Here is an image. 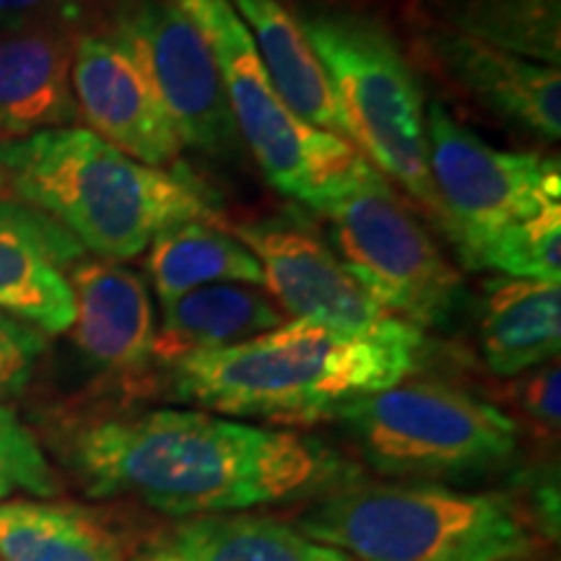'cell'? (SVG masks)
Segmentation results:
<instances>
[{
  "label": "cell",
  "mask_w": 561,
  "mask_h": 561,
  "mask_svg": "<svg viewBox=\"0 0 561 561\" xmlns=\"http://www.w3.org/2000/svg\"><path fill=\"white\" fill-rule=\"evenodd\" d=\"M430 58L481 107L543 140L561 138V70L476 42L447 26L424 34Z\"/></svg>",
  "instance_id": "obj_15"
},
{
  "label": "cell",
  "mask_w": 561,
  "mask_h": 561,
  "mask_svg": "<svg viewBox=\"0 0 561 561\" xmlns=\"http://www.w3.org/2000/svg\"><path fill=\"white\" fill-rule=\"evenodd\" d=\"M479 341L483 362L517 377L559 359L561 280L491 278L483 286Z\"/></svg>",
  "instance_id": "obj_18"
},
{
  "label": "cell",
  "mask_w": 561,
  "mask_h": 561,
  "mask_svg": "<svg viewBox=\"0 0 561 561\" xmlns=\"http://www.w3.org/2000/svg\"><path fill=\"white\" fill-rule=\"evenodd\" d=\"M47 351V335L0 312V401L26 390Z\"/></svg>",
  "instance_id": "obj_26"
},
{
  "label": "cell",
  "mask_w": 561,
  "mask_h": 561,
  "mask_svg": "<svg viewBox=\"0 0 561 561\" xmlns=\"http://www.w3.org/2000/svg\"><path fill=\"white\" fill-rule=\"evenodd\" d=\"M0 191H3V180H0Z\"/></svg>",
  "instance_id": "obj_29"
},
{
  "label": "cell",
  "mask_w": 561,
  "mask_h": 561,
  "mask_svg": "<svg viewBox=\"0 0 561 561\" xmlns=\"http://www.w3.org/2000/svg\"><path fill=\"white\" fill-rule=\"evenodd\" d=\"M299 24L331 83L348 144L439 221L424 96L396 37L382 21L348 9H320Z\"/></svg>",
  "instance_id": "obj_5"
},
{
  "label": "cell",
  "mask_w": 561,
  "mask_h": 561,
  "mask_svg": "<svg viewBox=\"0 0 561 561\" xmlns=\"http://www.w3.org/2000/svg\"><path fill=\"white\" fill-rule=\"evenodd\" d=\"M76 348L91 367L130 382L151 367L157 322L149 286L115 261L83 257L70 268Z\"/></svg>",
  "instance_id": "obj_14"
},
{
  "label": "cell",
  "mask_w": 561,
  "mask_h": 561,
  "mask_svg": "<svg viewBox=\"0 0 561 561\" xmlns=\"http://www.w3.org/2000/svg\"><path fill=\"white\" fill-rule=\"evenodd\" d=\"M442 21L517 58L561 62V0H442Z\"/></svg>",
  "instance_id": "obj_23"
},
{
  "label": "cell",
  "mask_w": 561,
  "mask_h": 561,
  "mask_svg": "<svg viewBox=\"0 0 561 561\" xmlns=\"http://www.w3.org/2000/svg\"><path fill=\"white\" fill-rule=\"evenodd\" d=\"M0 561H130L110 520L79 504L0 502Z\"/></svg>",
  "instance_id": "obj_21"
},
{
  "label": "cell",
  "mask_w": 561,
  "mask_h": 561,
  "mask_svg": "<svg viewBox=\"0 0 561 561\" xmlns=\"http://www.w3.org/2000/svg\"><path fill=\"white\" fill-rule=\"evenodd\" d=\"M73 0H0V26L32 24V21L55 19V13L68 9Z\"/></svg>",
  "instance_id": "obj_28"
},
{
  "label": "cell",
  "mask_w": 561,
  "mask_h": 561,
  "mask_svg": "<svg viewBox=\"0 0 561 561\" xmlns=\"http://www.w3.org/2000/svg\"><path fill=\"white\" fill-rule=\"evenodd\" d=\"M55 447L94 500L128 496L172 517L318 500L359 479L325 442L208 411L87 413L60 424Z\"/></svg>",
  "instance_id": "obj_1"
},
{
  "label": "cell",
  "mask_w": 561,
  "mask_h": 561,
  "mask_svg": "<svg viewBox=\"0 0 561 561\" xmlns=\"http://www.w3.org/2000/svg\"><path fill=\"white\" fill-rule=\"evenodd\" d=\"M73 96L79 117L117 151L149 167H170L182 140L136 58L110 34H83L73 47Z\"/></svg>",
  "instance_id": "obj_12"
},
{
  "label": "cell",
  "mask_w": 561,
  "mask_h": 561,
  "mask_svg": "<svg viewBox=\"0 0 561 561\" xmlns=\"http://www.w3.org/2000/svg\"><path fill=\"white\" fill-rule=\"evenodd\" d=\"M87 257L76 237L13 198H0V312L45 335L68 333L76 318L70 268Z\"/></svg>",
  "instance_id": "obj_13"
},
{
  "label": "cell",
  "mask_w": 561,
  "mask_h": 561,
  "mask_svg": "<svg viewBox=\"0 0 561 561\" xmlns=\"http://www.w3.org/2000/svg\"><path fill=\"white\" fill-rule=\"evenodd\" d=\"M328 219L333 252L356 284L413 328L453 318L462 280L380 172L314 210Z\"/></svg>",
  "instance_id": "obj_8"
},
{
  "label": "cell",
  "mask_w": 561,
  "mask_h": 561,
  "mask_svg": "<svg viewBox=\"0 0 561 561\" xmlns=\"http://www.w3.org/2000/svg\"><path fill=\"white\" fill-rule=\"evenodd\" d=\"M234 237L257 257L263 286L280 312L294 320H310L359 339H424L419 328L377 305L343 268L331 244L297 216L237 224Z\"/></svg>",
  "instance_id": "obj_11"
},
{
  "label": "cell",
  "mask_w": 561,
  "mask_h": 561,
  "mask_svg": "<svg viewBox=\"0 0 561 561\" xmlns=\"http://www.w3.org/2000/svg\"><path fill=\"white\" fill-rule=\"evenodd\" d=\"M471 271H496L510 278L561 280V203L528 221L494 231L458 250Z\"/></svg>",
  "instance_id": "obj_24"
},
{
  "label": "cell",
  "mask_w": 561,
  "mask_h": 561,
  "mask_svg": "<svg viewBox=\"0 0 561 561\" xmlns=\"http://www.w3.org/2000/svg\"><path fill=\"white\" fill-rule=\"evenodd\" d=\"M354 561H538L559 520L507 491L445 483H341L291 523Z\"/></svg>",
  "instance_id": "obj_4"
},
{
  "label": "cell",
  "mask_w": 561,
  "mask_h": 561,
  "mask_svg": "<svg viewBox=\"0 0 561 561\" xmlns=\"http://www.w3.org/2000/svg\"><path fill=\"white\" fill-rule=\"evenodd\" d=\"M19 491L47 500L58 494L60 481L34 432L16 411L0 403V502Z\"/></svg>",
  "instance_id": "obj_25"
},
{
  "label": "cell",
  "mask_w": 561,
  "mask_h": 561,
  "mask_svg": "<svg viewBox=\"0 0 561 561\" xmlns=\"http://www.w3.org/2000/svg\"><path fill=\"white\" fill-rule=\"evenodd\" d=\"M146 273L161 307L214 284H263L257 257L216 221L193 219L164 229L146 248Z\"/></svg>",
  "instance_id": "obj_22"
},
{
  "label": "cell",
  "mask_w": 561,
  "mask_h": 561,
  "mask_svg": "<svg viewBox=\"0 0 561 561\" xmlns=\"http://www.w3.org/2000/svg\"><path fill=\"white\" fill-rule=\"evenodd\" d=\"M110 37L144 68L182 149L224 157L237 146L219 62L172 0H125Z\"/></svg>",
  "instance_id": "obj_10"
},
{
  "label": "cell",
  "mask_w": 561,
  "mask_h": 561,
  "mask_svg": "<svg viewBox=\"0 0 561 561\" xmlns=\"http://www.w3.org/2000/svg\"><path fill=\"white\" fill-rule=\"evenodd\" d=\"M73 47L76 37L60 19L0 32V144L79 121Z\"/></svg>",
  "instance_id": "obj_16"
},
{
  "label": "cell",
  "mask_w": 561,
  "mask_h": 561,
  "mask_svg": "<svg viewBox=\"0 0 561 561\" xmlns=\"http://www.w3.org/2000/svg\"><path fill=\"white\" fill-rule=\"evenodd\" d=\"M130 561H354L301 536L291 523L252 512L193 515L153 533Z\"/></svg>",
  "instance_id": "obj_17"
},
{
  "label": "cell",
  "mask_w": 561,
  "mask_h": 561,
  "mask_svg": "<svg viewBox=\"0 0 561 561\" xmlns=\"http://www.w3.org/2000/svg\"><path fill=\"white\" fill-rule=\"evenodd\" d=\"M13 201L50 216L100 261H130L178 224L219 219L221 201L187 167H149L79 125L0 144Z\"/></svg>",
  "instance_id": "obj_2"
},
{
  "label": "cell",
  "mask_w": 561,
  "mask_h": 561,
  "mask_svg": "<svg viewBox=\"0 0 561 561\" xmlns=\"http://www.w3.org/2000/svg\"><path fill=\"white\" fill-rule=\"evenodd\" d=\"M426 161L455 250L561 203L557 157L494 149L439 102L426 110Z\"/></svg>",
  "instance_id": "obj_9"
},
{
  "label": "cell",
  "mask_w": 561,
  "mask_h": 561,
  "mask_svg": "<svg viewBox=\"0 0 561 561\" xmlns=\"http://www.w3.org/2000/svg\"><path fill=\"white\" fill-rule=\"evenodd\" d=\"M561 371L559 364H543L533 375H525L520 382L512 388V401H515L517 411L541 432L546 439L559 437L561 424Z\"/></svg>",
  "instance_id": "obj_27"
},
{
  "label": "cell",
  "mask_w": 561,
  "mask_h": 561,
  "mask_svg": "<svg viewBox=\"0 0 561 561\" xmlns=\"http://www.w3.org/2000/svg\"><path fill=\"white\" fill-rule=\"evenodd\" d=\"M369 468L411 481H466L502 471L520 426L494 403L442 382H398L333 416Z\"/></svg>",
  "instance_id": "obj_7"
},
{
  "label": "cell",
  "mask_w": 561,
  "mask_h": 561,
  "mask_svg": "<svg viewBox=\"0 0 561 561\" xmlns=\"http://www.w3.org/2000/svg\"><path fill=\"white\" fill-rule=\"evenodd\" d=\"M286 314L257 286L214 284L161 307L151 362L172 367L187 356L219 351L284 325Z\"/></svg>",
  "instance_id": "obj_19"
},
{
  "label": "cell",
  "mask_w": 561,
  "mask_h": 561,
  "mask_svg": "<svg viewBox=\"0 0 561 561\" xmlns=\"http://www.w3.org/2000/svg\"><path fill=\"white\" fill-rule=\"evenodd\" d=\"M421 346L424 339H359L310 320H286L167 369L172 398L182 403L234 419L310 426L356 398L403 382L416 369Z\"/></svg>",
  "instance_id": "obj_3"
},
{
  "label": "cell",
  "mask_w": 561,
  "mask_h": 561,
  "mask_svg": "<svg viewBox=\"0 0 561 561\" xmlns=\"http://www.w3.org/2000/svg\"><path fill=\"white\" fill-rule=\"evenodd\" d=\"M198 26L219 62L224 89L265 178L278 193L318 210L377 172L348 140L314 128L273 87L261 53L229 0H172Z\"/></svg>",
  "instance_id": "obj_6"
},
{
  "label": "cell",
  "mask_w": 561,
  "mask_h": 561,
  "mask_svg": "<svg viewBox=\"0 0 561 561\" xmlns=\"http://www.w3.org/2000/svg\"><path fill=\"white\" fill-rule=\"evenodd\" d=\"M255 42L273 87L301 121L348 140L346 123L335 104L318 55L299 19L280 0H229Z\"/></svg>",
  "instance_id": "obj_20"
}]
</instances>
